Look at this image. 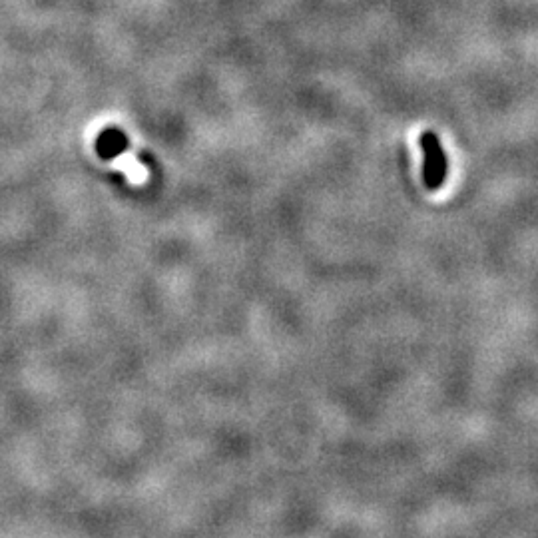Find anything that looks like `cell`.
I'll return each mask as SVG.
<instances>
[{
  "label": "cell",
  "instance_id": "1",
  "mask_svg": "<svg viewBox=\"0 0 538 538\" xmlns=\"http://www.w3.org/2000/svg\"><path fill=\"white\" fill-rule=\"evenodd\" d=\"M419 144L423 150V184L427 190L437 192L443 188L447 174H449L447 154H445L437 134L431 130L421 134Z\"/></svg>",
  "mask_w": 538,
  "mask_h": 538
},
{
  "label": "cell",
  "instance_id": "2",
  "mask_svg": "<svg viewBox=\"0 0 538 538\" xmlns=\"http://www.w3.org/2000/svg\"><path fill=\"white\" fill-rule=\"evenodd\" d=\"M128 148V138L118 128H106L96 140V152L102 160H114Z\"/></svg>",
  "mask_w": 538,
  "mask_h": 538
}]
</instances>
